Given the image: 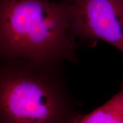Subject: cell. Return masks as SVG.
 I'll list each match as a JSON object with an SVG mask.
<instances>
[{"instance_id":"6da1fadb","label":"cell","mask_w":123,"mask_h":123,"mask_svg":"<svg viewBox=\"0 0 123 123\" xmlns=\"http://www.w3.org/2000/svg\"><path fill=\"white\" fill-rule=\"evenodd\" d=\"M68 1L0 0V61L78 62Z\"/></svg>"},{"instance_id":"7a4b0ae2","label":"cell","mask_w":123,"mask_h":123,"mask_svg":"<svg viewBox=\"0 0 123 123\" xmlns=\"http://www.w3.org/2000/svg\"><path fill=\"white\" fill-rule=\"evenodd\" d=\"M63 64L0 61V123H74L80 115Z\"/></svg>"},{"instance_id":"3957f363","label":"cell","mask_w":123,"mask_h":123,"mask_svg":"<svg viewBox=\"0 0 123 123\" xmlns=\"http://www.w3.org/2000/svg\"><path fill=\"white\" fill-rule=\"evenodd\" d=\"M75 39L101 40L123 54V3L121 0H70Z\"/></svg>"},{"instance_id":"277c9868","label":"cell","mask_w":123,"mask_h":123,"mask_svg":"<svg viewBox=\"0 0 123 123\" xmlns=\"http://www.w3.org/2000/svg\"><path fill=\"white\" fill-rule=\"evenodd\" d=\"M74 123H123V84L107 102L86 115H80Z\"/></svg>"},{"instance_id":"5b68a950","label":"cell","mask_w":123,"mask_h":123,"mask_svg":"<svg viewBox=\"0 0 123 123\" xmlns=\"http://www.w3.org/2000/svg\"><path fill=\"white\" fill-rule=\"evenodd\" d=\"M121 1H122V2H123V0H121Z\"/></svg>"},{"instance_id":"8992f818","label":"cell","mask_w":123,"mask_h":123,"mask_svg":"<svg viewBox=\"0 0 123 123\" xmlns=\"http://www.w3.org/2000/svg\"><path fill=\"white\" fill-rule=\"evenodd\" d=\"M66 1H70V0H66Z\"/></svg>"}]
</instances>
